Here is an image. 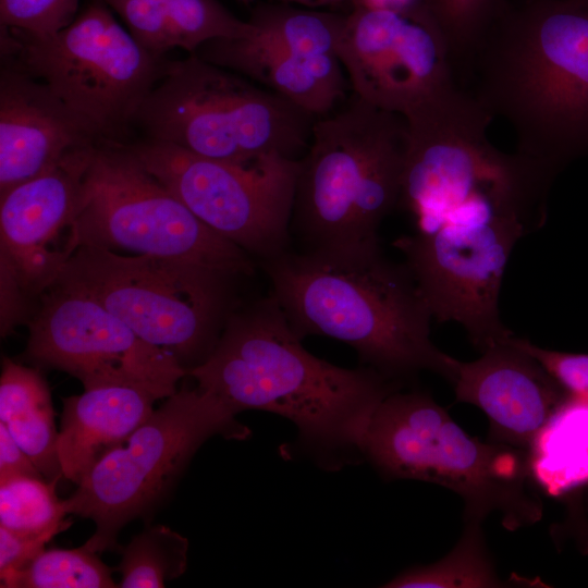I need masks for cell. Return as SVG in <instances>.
I'll list each match as a JSON object with an SVG mask.
<instances>
[{"label": "cell", "mask_w": 588, "mask_h": 588, "mask_svg": "<svg viewBox=\"0 0 588 588\" xmlns=\"http://www.w3.org/2000/svg\"><path fill=\"white\" fill-rule=\"evenodd\" d=\"M492 119L460 87L405 119L397 207L414 231L394 241L432 317L460 323L480 352L513 334L500 318L502 281L516 243L544 224L555 179L497 149Z\"/></svg>", "instance_id": "obj_1"}, {"label": "cell", "mask_w": 588, "mask_h": 588, "mask_svg": "<svg viewBox=\"0 0 588 588\" xmlns=\"http://www.w3.org/2000/svg\"><path fill=\"white\" fill-rule=\"evenodd\" d=\"M187 375L237 414L258 409L290 419L298 445L328 470L363 457L375 411L401 387L372 368H343L310 354L271 295L232 313L212 353Z\"/></svg>", "instance_id": "obj_2"}, {"label": "cell", "mask_w": 588, "mask_h": 588, "mask_svg": "<svg viewBox=\"0 0 588 588\" xmlns=\"http://www.w3.org/2000/svg\"><path fill=\"white\" fill-rule=\"evenodd\" d=\"M461 66L467 93L513 126L516 152L555 176L588 155V2H504Z\"/></svg>", "instance_id": "obj_3"}, {"label": "cell", "mask_w": 588, "mask_h": 588, "mask_svg": "<svg viewBox=\"0 0 588 588\" xmlns=\"http://www.w3.org/2000/svg\"><path fill=\"white\" fill-rule=\"evenodd\" d=\"M260 264L301 339L344 342L364 366L397 382L428 370L453 383L460 362L431 342L433 317L416 281L380 246L287 249Z\"/></svg>", "instance_id": "obj_4"}, {"label": "cell", "mask_w": 588, "mask_h": 588, "mask_svg": "<svg viewBox=\"0 0 588 588\" xmlns=\"http://www.w3.org/2000/svg\"><path fill=\"white\" fill-rule=\"evenodd\" d=\"M407 140L404 117L355 95L315 120L291 219L305 249L380 246L379 226L399 205Z\"/></svg>", "instance_id": "obj_5"}, {"label": "cell", "mask_w": 588, "mask_h": 588, "mask_svg": "<svg viewBox=\"0 0 588 588\" xmlns=\"http://www.w3.org/2000/svg\"><path fill=\"white\" fill-rule=\"evenodd\" d=\"M363 457L385 478L415 479L456 492L464 518L482 523L498 513L509 530L540 520L542 503L530 488L523 450L468 436L421 391H393L375 411Z\"/></svg>", "instance_id": "obj_6"}, {"label": "cell", "mask_w": 588, "mask_h": 588, "mask_svg": "<svg viewBox=\"0 0 588 588\" xmlns=\"http://www.w3.org/2000/svg\"><path fill=\"white\" fill-rule=\"evenodd\" d=\"M315 118L280 95L195 54L167 61L134 124L147 139L234 163L299 159Z\"/></svg>", "instance_id": "obj_7"}, {"label": "cell", "mask_w": 588, "mask_h": 588, "mask_svg": "<svg viewBox=\"0 0 588 588\" xmlns=\"http://www.w3.org/2000/svg\"><path fill=\"white\" fill-rule=\"evenodd\" d=\"M231 279L192 262L82 245L51 286L99 303L188 373L212 353L231 315Z\"/></svg>", "instance_id": "obj_8"}, {"label": "cell", "mask_w": 588, "mask_h": 588, "mask_svg": "<svg viewBox=\"0 0 588 588\" xmlns=\"http://www.w3.org/2000/svg\"><path fill=\"white\" fill-rule=\"evenodd\" d=\"M236 415L229 404L199 387L182 388L168 396L63 500L68 514L96 524L84 546L94 552L118 549L122 527L161 502L203 443L213 436L246 439L249 429Z\"/></svg>", "instance_id": "obj_9"}, {"label": "cell", "mask_w": 588, "mask_h": 588, "mask_svg": "<svg viewBox=\"0 0 588 588\" xmlns=\"http://www.w3.org/2000/svg\"><path fill=\"white\" fill-rule=\"evenodd\" d=\"M1 57L46 83L110 144H120L134 124L167 63L139 45L100 0L50 37L1 29Z\"/></svg>", "instance_id": "obj_10"}, {"label": "cell", "mask_w": 588, "mask_h": 588, "mask_svg": "<svg viewBox=\"0 0 588 588\" xmlns=\"http://www.w3.org/2000/svg\"><path fill=\"white\" fill-rule=\"evenodd\" d=\"M82 245L192 262L232 278L254 270L250 255L204 224L117 143L100 144L87 171L72 254Z\"/></svg>", "instance_id": "obj_11"}, {"label": "cell", "mask_w": 588, "mask_h": 588, "mask_svg": "<svg viewBox=\"0 0 588 588\" xmlns=\"http://www.w3.org/2000/svg\"><path fill=\"white\" fill-rule=\"evenodd\" d=\"M204 224L261 261L287 250L299 159L234 163L147 139L128 146Z\"/></svg>", "instance_id": "obj_12"}, {"label": "cell", "mask_w": 588, "mask_h": 588, "mask_svg": "<svg viewBox=\"0 0 588 588\" xmlns=\"http://www.w3.org/2000/svg\"><path fill=\"white\" fill-rule=\"evenodd\" d=\"M249 36L218 38L194 53L280 95L314 118L344 96L338 42L345 14L291 4L257 5Z\"/></svg>", "instance_id": "obj_13"}, {"label": "cell", "mask_w": 588, "mask_h": 588, "mask_svg": "<svg viewBox=\"0 0 588 588\" xmlns=\"http://www.w3.org/2000/svg\"><path fill=\"white\" fill-rule=\"evenodd\" d=\"M47 291L28 324L29 359L70 373L84 390L130 385L158 400L177 391L187 370L172 353L146 342L87 296L58 286Z\"/></svg>", "instance_id": "obj_14"}, {"label": "cell", "mask_w": 588, "mask_h": 588, "mask_svg": "<svg viewBox=\"0 0 588 588\" xmlns=\"http://www.w3.org/2000/svg\"><path fill=\"white\" fill-rule=\"evenodd\" d=\"M336 51L355 96L404 118L457 86L449 42L426 2L355 7Z\"/></svg>", "instance_id": "obj_15"}, {"label": "cell", "mask_w": 588, "mask_h": 588, "mask_svg": "<svg viewBox=\"0 0 588 588\" xmlns=\"http://www.w3.org/2000/svg\"><path fill=\"white\" fill-rule=\"evenodd\" d=\"M98 145L79 147L0 194L1 258L20 290L44 293L72 255V229Z\"/></svg>", "instance_id": "obj_16"}, {"label": "cell", "mask_w": 588, "mask_h": 588, "mask_svg": "<svg viewBox=\"0 0 588 588\" xmlns=\"http://www.w3.org/2000/svg\"><path fill=\"white\" fill-rule=\"evenodd\" d=\"M512 335L481 352L478 359L460 362L452 384L457 402L487 415L495 442L529 451L569 395L512 342Z\"/></svg>", "instance_id": "obj_17"}, {"label": "cell", "mask_w": 588, "mask_h": 588, "mask_svg": "<svg viewBox=\"0 0 588 588\" xmlns=\"http://www.w3.org/2000/svg\"><path fill=\"white\" fill-rule=\"evenodd\" d=\"M105 144L42 81L2 60L0 194L56 164L73 149Z\"/></svg>", "instance_id": "obj_18"}, {"label": "cell", "mask_w": 588, "mask_h": 588, "mask_svg": "<svg viewBox=\"0 0 588 588\" xmlns=\"http://www.w3.org/2000/svg\"><path fill=\"white\" fill-rule=\"evenodd\" d=\"M157 400L130 385L98 387L64 399L58 436L63 477L79 485L105 454L123 445L149 418Z\"/></svg>", "instance_id": "obj_19"}, {"label": "cell", "mask_w": 588, "mask_h": 588, "mask_svg": "<svg viewBox=\"0 0 588 588\" xmlns=\"http://www.w3.org/2000/svg\"><path fill=\"white\" fill-rule=\"evenodd\" d=\"M0 422L48 481L63 477L48 385L38 371L8 358L0 378Z\"/></svg>", "instance_id": "obj_20"}, {"label": "cell", "mask_w": 588, "mask_h": 588, "mask_svg": "<svg viewBox=\"0 0 588 588\" xmlns=\"http://www.w3.org/2000/svg\"><path fill=\"white\" fill-rule=\"evenodd\" d=\"M531 477L551 494L588 481V403L569 396L534 441Z\"/></svg>", "instance_id": "obj_21"}, {"label": "cell", "mask_w": 588, "mask_h": 588, "mask_svg": "<svg viewBox=\"0 0 588 588\" xmlns=\"http://www.w3.org/2000/svg\"><path fill=\"white\" fill-rule=\"evenodd\" d=\"M481 522L465 518L457 544L441 560L412 567L383 587L390 588H498L513 585L502 580L487 550Z\"/></svg>", "instance_id": "obj_22"}, {"label": "cell", "mask_w": 588, "mask_h": 588, "mask_svg": "<svg viewBox=\"0 0 588 588\" xmlns=\"http://www.w3.org/2000/svg\"><path fill=\"white\" fill-rule=\"evenodd\" d=\"M118 549L122 559L113 571L121 574L122 588L164 587L187 567L188 540L163 525L145 528Z\"/></svg>", "instance_id": "obj_23"}, {"label": "cell", "mask_w": 588, "mask_h": 588, "mask_svg": "<svg viewBox=\"0 0 588 588\" xmlns=\"http://www.w3.org/2000/svg\"><path fill=\"white\" fill-rule=\"evenodd\" d=\"M113 568L84 544L44 550L20 569L0 574L4 588H113Z\"/></svg>", "instance_id": "obj_24"}, {"label": "cell", "mask_w": 588, "mask_h": 588, "mask_svg": "<svg viewBox=\"0 0 588 588\" xmlns=\"http://www.w3.org/2000/svg\"><path fill=\"white\" fill-rule=\"evenodd\" d=\"M57 480L21 476L0 482V526L25 536L54 537L71 519L56 494Z\"/></svg>", "instance_id": "obj_25"}, {"label": "cell", "mask_w": 588, "mask_h": 588, "mask_svg": "<svg viewBox=\"0 0 588 588\" xmlns=\"http://www.w3.org/2000/svg\"><path fill=\"white\" fill-rule=\"evenodd\" d=\"M450 46L453 66L471 52L505 0H425Z\"/></svg>", "instance_id": "obj_26"}, {"label": "cell", "mask_w": 588, "mask_h": 588, "mask_svg": "<svg viewBox=\"0 0 588 588\" xmlns=\"http://www.w3.org/2000/svg\"><path fill=\"white\" fill-rule=\"evenodd\" d=\"M78 0H0L1 29L46 38L77 16Z\"/></svg>", "instance_id": "obj_27"}, {"label": "cell", "mask_w": 588, "mask_h": 588, "mask_svg": "<svg viewBox=\"0 0 588 588\" xmlns=\"http://www.w3.org/2000/svg\"><path fill=\"white\" fill-rule=\"evenodd\" d=\"M114 11L127 30L151 53L163 57L170 50L169 21L173 0H100Z\"/></svg>", "instance_id": "obj_28"}, {"label": "cell", "mask_w": 588, "mask_h": 588, "mask_svg": "<svg viewBox=\"0 0 588 588\" xmlns=\"http://www.w3.org/2000/svg\"><path fill=\"white\" fill-rule=\"evenodd\" d=\"M511 340L532 356L569 396L588 403V354L542 348L514 334Z\"/></svg>", "instance_id": "obj_29"}, {"label": "cell", "mask_w": 588, "mask_h": 588, "mask_svg": "<svg viewBox=\"0 0 588 588\" xmlns=\"http://www.w3.org/2000/svg\"><path fill=\"white\" fill-rule=\"evenodd\" d=\"M52 536H25L0 526V574L24 567L45 550Z\"/></svg>", "instance_id": "obj_30"}, {"label": "cell", "mask_w": 588, "mask_h": 588, "mask_svg": "<svg viewBox=\"0 0 588 588\" xmlns=\"http://www.w3.org/2000/svg\"><path fill=\"white\" fill-rule=\"evenodd\" d=\"M21 476L46 479L5 425L0 422V482Z\"/></svg>", "instance_id": "obj_31"}, {"label": "cell", "mask_w": 588, "mask_h": 588, "mask_svg": "<svg viewBox=\"0 0 588 588\" xmlns=\"http://www.w3.org/2000/svg\"><path fill=\"white\" fill-rule=\"evenodd\" d=\"M421 2L425 0H355V7L370 10H402Z\"/></svg>", "instance_id": "obj_32"}, {"label": "cell", "mask_w": 588, "mask_h": 588, "mask_svg": "<svg viewBox=\"0 0 588 588\" xmlns=\"http://www.w3.org/2000/svg\"><path fill=\"white\" fill-rule=\"evenodd\" d=\"M282 3L314 9V10H327L334 9L347 0H279Z\"/></svg>", "instance_id": "obj_33"}, {"label": "cell", "mask_w": 588, "mask_h": 588, "mask_svg": "<svg viewBox=\"0 0 588 588\" xmlns=\"http://www.w3.org/2000/svg\"><path fill=\"white\" fill-rule=\"evenodd\" d=\"M237 1L243 4H250L254 0H237Z\"/></svg>", "instance_id": "obj_34"}, {"label": "cell", "mask_w": 588, "mask_h": 588, "mask_svg": "<svg viewBox=\"0 0 588 588\" xmlns=\"http://www.w3.org/2000/svg\"><path fill=\"white\" fill-rule=\"evenodd\" d=\"M569 1L588 2V0H569Z\"/></svg>", "instance_id": "obj_35"}]
</instances>
